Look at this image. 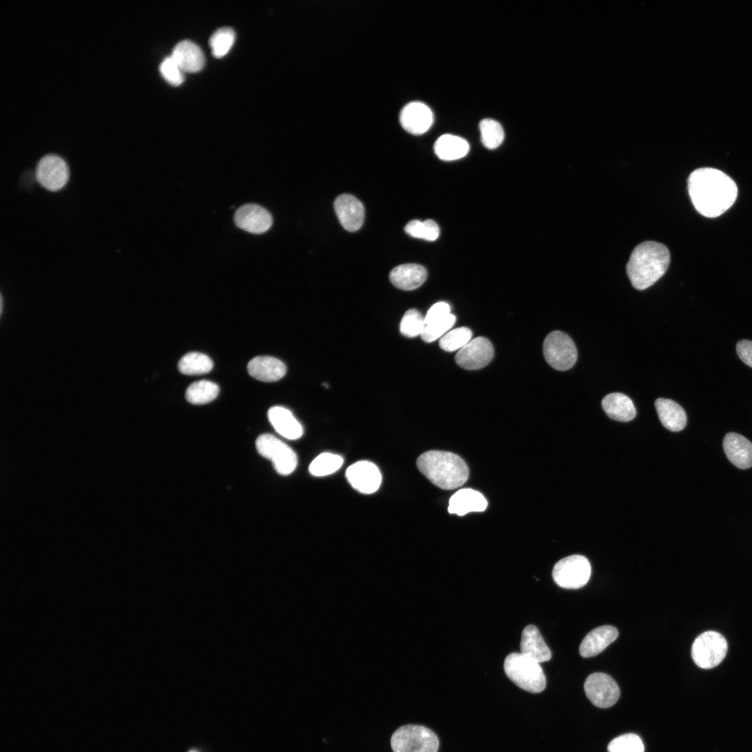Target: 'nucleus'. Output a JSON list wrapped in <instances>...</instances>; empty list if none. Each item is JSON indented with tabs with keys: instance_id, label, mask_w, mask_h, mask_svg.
Segmentation results:
<instances>
[{
	"instance_id": "nucleus-1",
	"label": "nucleus",
	"mask_w": 752,
	"mask_h": 752,
	"mask_svg": "<svg viewBox=\"0 0 752 752\" xmlns=\"http://www.w3.org/2000/svg\"><path fill=\"white\" fill-rule=\"evenodd\" d=\"M687 183L694 207L707 217L723 214L734 204L737 196L735 182L716 169H698L691 173Z\"/></svg>"
},
{
	"instance_id": "nucleus-2",
	"label": "nucleus",
	"mask_w": 752,
	"mask_h": 752,
	"mask_svg": "<svg viewBox=\"0 0 752 752\" xmlns=\"http://www.w3.org/2000/svg\"><path fill=\"white\" fill-rule=\"evenodd\" d=\"M670 253L663 244L647 241L633 250L627 265V273L632 285L645 290L653 285L666 272Z\"/></svg>"
},
{
	"instance_id": "nucleus-3",
	"label": "nucleus",
	"mask_w": 752,
	"mask_h": 752,
	"mask_svg": "<svg viewBox=\"0 0 752 752\" xmlns=\"http://www.w3.org/2000/svg\"><path fill=\"white\" fill-rule=\"evenodd\" d=\"M419 471L434 485L443 489H453L466 483L469 468L466 462L455 453L429 451L417 459Z\"/></svg>"
},
{
	"instance_id": "nucleus-4",
	"label": "nucleus",
	"mask_w": 752,
	"mask_h": 752,
	"mask_svg": "<svg viewBox=\"0 0 752 752\" xmlns=\"http://www.w3.org/2000/svg\"><path fill=\"white\" fill-rule=\"evenodd\" d=\"M503 668L506 675L525 691L540 693L546 687V677L540 663L521 652L508 655L505 659Z\"/></svg>"
},
{
	"instance_id": "nucleus-5",
	"label": "nucleus",
	"mask_w": 752,
	"mask_h": 752,
	"mask_svg": "<svg viewBox=\"0 0 752 752\" xmlns=\"http://www.w3.org/2000/svg\"><path fill=\"white\" fill-rule=\"evenodd\" d=\"M439 739L429 728L420 725H405L392 735L393 752H437Z\"/></svg>"
},
{
	"instance_id": "nucleus-6",
	"label": "nucleus",
	"mask_w": 752,
	"mask_h": 752,
	"mask_svg": "<svg viewBox=\"0 0 752 752\" xmlns=\"http://www.w3.org/2000/svg\"><path fill=\"white\" fill-rule=\"evenodd\" d=\"M591 566L586 557L572 555L558 561L554 566L552 577L555 583L566 589L584 586L590 577Z\"/></svg>"
},
{
	"instance_id": "nucleus-7",
	"label": "nucleus",
	"mask_w": 752,
	"mask_h": 752,
	"mask_svg": "<svg viewBox=\"0 0 752 752\" xmlns=\"http://www.w3.org/2000/svg\"><path fill=\"white\" fill-rule=\"evenodd\" d=\"M728 651L726 639L719 632L707 631L700 634L691 647V657L700 668L707 669L718 666Z\"/></svg>"
},
{
	"instance_id": "nucleus-8",
	"label": "nucleus",
	"mask_w": 752,
	"mask_h": 752,
	"mask_svg": "<svg viewBox=\"0 0 752 752\" xmlns=\"http://www.w3.org/2000/svg\"><path fill=\"white\" fill-rule=\"evenodd\" d=\"M543 354L547 362L554 369H570L577 360V350L572 339L565 333L554 331L543 343Z\"/></svg>"
},
{
	"instance_id": "nucleus-9",
	"label": "nucleus",
	"mask_w": 752,
	"mask_h": 752,
	"mask_svg": "<svg viewBox=\"0 0 752 752\" xmlns=\"http://www.w3.org/2000/svg\"><path fill=\"white\" fill-rule=\"evenodd\" d=\"M258 452L272 462L276 472L289 475L297 464V457L294 451L283 441L271 434L259 436L256 442Z\"/></svg>"
},
{
	"instance_id": "nucleus-10",
	"label": "nucleus",
	"mask_w": 752,
	"mask_h": 752,
	"mask_svg": "<svg viewBox=\"0 0 752 752\" xmlns=\"http://www.w3.org/2000/svg\"><path fill=\"white\" fill-rule=\"evenodd\" d=\"M35 174L37 182L43 188L50 191H57L68 183L70 171L63 158L54 154H48L38 162Z\"/></svg>"
},
{
	"instance_id": "nucleus-11",
	"label": "nucleus",
	"mask_w": 752,
	"mask_h": 752,
	"mask_svg": "<svg viewBox=\"0 0 752 752\" xmlns=\"http://www.w3.org/2000/svg\"><path fill=\"white\" fill-rule=\"evenodd\" d=\"M584 691L590 702L602 708L613 705L620 697V689L616 681L602 673L590 674L584 682Z\"/></svg>"
},
{
	"instance_id": "nucleus-12",
	"label": "nucleus",
	"mask_w": 752,
	"mask_h": 752,
	"mask_svg": "<svg viewBox=\"0 0 752 752\" xmlns=\"http://www.w3.org/2000/svg\"><path fill=\"white\" fill-rule=\"evenodd\" d=\"M456 317L451 313L450 305L439 301L432 305L424 317V327L421 334L422 339L431 343L444 336L454 325Z\"/></svg>"
},
{
	"instance_id": "nucleus-13",
	"label": "nucleus",
	"mask_w": 752,
	"mask_h": 752,
	"mask_svg": "<svg viewBox=\"0 0 752 752\" xmlns=\"http://www.w3.org/2000/svg\"><path fill=\"white\" fill-rule=\"evenodd\" d=\"M494 350L491 342L479 336L471 340L455 355V361L464 369L473 370L486 366L494 357Z\"/></svg>"
},
{
	"instance_id": "nucleus-14",
	"label": "nucleus",
	"mask_w": 752,
	"mask_h": 752,
	"mask_svg": "<svg viewBox=\"0 0 752 752\" xmlns=\"http://www.w3.org/2000/svg\"><path fill=\"white\" fill-rule=\"evenodd\" d=\"M345 476L354 489L364 494L375 492L382 483L379 468L367 460L358 461L350 465L346 470Z\"/></svg>"
},
{
	"instance_id": "nucleus-15",
	"label": "nucleus",
	"mask_w": 752,
	"mask_h": 752,
	"mask_svg": "<svg viewBox=\"0 0 752 752\" xmlns=\"http://www.w3.org/2000/svg\"><path fill=\"white\" fill-rule=\"evenodd\" d=\"M234 221L240 228L253 234L266 232L272 225V217L263 207L248 203L235 212Z\"/></svg>"
},
{
	"instance_id": "nucleus-16",
	"label": "nucleus",
	"mask_w": 752,
	"mask_h": 752,
	"mask_svg": "<svg viewBox=\"0 0 752 752\" xmlns=\"http://www.w3.org/2000/svg\"><path fill=\"white\" fill-rule=\"evenodd\" d=\"M434 115L430 108L421 102H412L405 105L400 114V123L407 132L422 134L432 126Z\"/></svg>"
},
{
	"instance_id": "nucleus-17",
	"label": "nucleus",
	"mask_w": 752,
	"mask_h": 752,
	"mask_svg": "<svg viewBox=\"0 0 752 752\" xmlns=\"http://www.w3.org/2000/svg\"><path fill=\"white\" fill-rule=\"evenodd\" d=\"M334 207L340 224L345 230L354 232L361 227L364 219V207L356 197L348 194H341L334 201Z\"/></svg>"
},
{
	"instance_id": "nucleus-18",
	"label": "nucleus",
	"mask_w": 752,
	"mask_h": 752,
	"mask_svg": "<svg viewBox=\"0 0 752 752\" xmlns=\"http://www.w3.org/2000/svg\"><path fill=\"white\" fill-rule=\"evenodd\" d=\"M724 452L729 461L741 469L752 467V442L736 432L727 433L723 441Z\"/></svg>"
},
{
	"instance_id": "nucleus-19",
	"label": "nucleus",
	"mask_w": 752,
	"mask_h": 752,
	"mask_svg": "<svg viewBox=\"0 0 752 752\" xmlns=\"http://www.w3.org/2000/svg\"><path fill=\"white\" fill-rule=\"evenodd\" d=\"M618 636V629L613 626L598 627L584 637L579 646V653L586 658L594 657L613 643Z\"/></svg>"
},
{
	"instance_id": "nucleus-20",
	"label": "nucleus",
	"mask_w": 752,
	"mask_h": 752,
	"mask_svg": "<svg viewBox=\"0 0 752 752\" xmlns=\"http://www.w3.org/2000/svg\"><path fill=\"white\" fill-rule=\"evenodd\" d=\"M520 650L523 655L538 663L547 661L551 658L550 649L538 629L533 625H527L523 629Z\"/></svg>"
},
{
	"instance_id": "nucleus-21",
	"label": "nucleus",
	"mask_w": 752,
	"mask_h": 752,
	"mask_svg": "<svg viewBox=\"0 0 752 752\" xmlns=\"http://www.w3.org/2000/svg\"><path fill=\"white\" fill-rule=\"evenodd\" d=\"M487 506V501L479 492L464 488L457 491L449 500L448 512L459 516L469 512H483Z\"/></svg>"
},
{
	"instance_id": "nucleus-22",
	"label": "nucleus",
	"mask_w": 752,
	"mask_h": 752,
	"mask_svg": "<svg viewBox=\"0 0 752 752\" xmlns=\"http://www.w3.org/2000/svg\"><path fill=\"white\" fill-rule=\"evenodd\" d=\"M427 275V271L423 266L408 263L395 267L389 274V279L396 288L403 290H412L425 282Z\"/></svg>"
},
{
	"instance_id": "nucleus-23",
	"label": "nucleus",
	"mask_w": 752,
	"mask_h": 752,
	"mask_svg": "<svg viewBox=\"0 0 752 752\" xmlns=\"http://www.w3.org/2000/svg\"><path fill=\"white\" fill-rule=\"evenodd\" d=\"M247 370L249 375L256 379L272 382L278 381L285 375L286 366L276 358L258 356L249 362Z\"/></svg>"
},
{
	"instance_id": "nucleus-24",
	"label": "nucleus",
	"mask_w": 752,
	"mask_h": 752,
	"mask_svg": "<svg viewBox=\"0 0 752 752\" xmlns=\"http://www.w3.org/2000/svg\"><path fill=\"white\" fill-rule=\"evenodd\" d=\"M172 58L184 72H196L205 65V56L201 49L194 42L183 40L173 48Z\"/></svg>"
},
{
	"instance_id": "nucleus-25",
	"label": "nucleus",
	"mask_w": 752,
	"mask_h": 752,
	"mask_svg": "<svg viewBox=\"0 0 752 752\" xmlns=\"http://www.w3.org/2000/svg\"><path fill=\"white\" fill-rule=\"evenodd\" d=\"M267 415L275 430L283 437L295 440L302 436V425L289 409L274 406L269 409Z\"/></svg>"
},
{
	"instance_id": "nucleus-26",
	"label": "nucleus",
	"mask_w": 752,
	"mask_h": 752,
	"mask_svg": "<svg viewBox=\"0 0 752 752\" xmlns=\"http://www.w3.org/2000/svg\"><path fill=\"white\" fill-rule=\"evenodd\" d=\"M655 408L661 424L668 430L678 432L687 425V415L684 409L676 402L666 398H658L655 402Z\"/></svg>"
},
{
	"instance_id": "nucleus-27",
	"label": "nucleus",
	"mask_w": 752,
	"mask_h": 752,
	"mask_svg": "<svg viewBox=\"0 0 752 752\" xmlns=\"http://www.w3.org/2000/svg\"><path fill=\"white\" fill-rule=\"evenodd\" d=\"M602 407L607 416L615 421L628 422L636 414L632 400L621 393H611L604 397Z\"/></svg>"
},
{
	"instance_id": "nucleus-28",
	"label": "nucleus",
	"mask_w": 752,
	"mask_h": 752,
	"mask_svg": "<svg viewBox=\"0 0 752 752\" xmlns=\"http://www.w3.org/2000/svg\"><path fill=\"white\" fill-rule=\"evenodd\" d=\"M434 150L439 159L453 161L464 157L469 150V145L458 136L446 134L437 139Z\"/></svg>"
},
{
	"instance_id": "nucleus-29",
	"label": "nucleus",
	"mask_w": 752,
	"mask_h": 752,
	"mask_svg": "<svg viewBox=\"0 0 752 752\" xmlns=\"http://www.w3.org/2000/svg\"><path fill=\"white\" fill-rule=\"evenodd\" d=\"M178 367L179 371L185 375H203L209 373L212 370L213 362L205 354L189 352L180 359Z\"/></svg>"
},
{
	"instance_id": "nucleus-30",
	"label": "nucleus",
	"mask_w": 752,
	"mask_h": 752,
	"mask_svg": "<svg viewBox=\"0 0 752 752\" xmlns=\"http://www.w3.org/2000/svg\"><path fill=\"white\" fill-rule=\"evenodd\" d=\"M219 386L209 380H200L191 384L187 389V400L194 405L207 403L217 398Z\"/></svg>"
},
{
	"instance_id": "nucleus-31",
	"label": "nucleus",
	"mask_w": 752,
	"mask_h": 752,
	"mask_svg": "<svg viewBox=\"0 0 752 752\" xmlns=\"http://www.w3.org/2000/svg\"><path fill=\"white\" fill-rule=\"evenodd\" d=\"M343 464V459L341 456L331 453H323L311 462L308 470L314 476H325L338 471Z\"/></svg>"
},
{
	"instance_id": "nucleus-32",
	"label": "nucleus",
	"mask_w": 752,
	"mask_h": 752,
	"mask_svg": "<svg viewBox=\"0 0 752 752\" xmlns=\"http://www.w3.org/2000/svg\"><path fill=\"white\" fill-rule=\"evenodd\" d=\"M481 141L487 149H495L504 139V132L501 124L495 120L485 118L480 122Z\"/></svg>"
},
{
	"instance_id": "nucleus-33",
	"label": "nucleus",
	"mask_w": 752,
	"mask_h": 752,
	"mask_svg": "<svg viewBox=\"0 0 752 752\" xmlns=\"http://www.w3.org/2000/svg\"><path fill=\"white\" fill-rule=\"evenodd\" d=\"M235 40V33L230 27L217 29L209 40L210 47L213 56L216 58L224 56L233 47Z\"/></svg>"
},
{
	"instance_id": "nucleus-34",
	"label": "nucleus",
	"mask_w": 752,
	"mask_h": 752,
	"mask_svg": "<svg viewBox=\"0 0 752 752\" xmlns=\"http://www.w3.org/2000/svg\"><path fill=\"white\" fill-rule=\"evenodd\" d=\"M405 231L413 237L427 241H434L439 235L438 225L431 219L412 220L405 226Z\"/></svg>"
},
{
	"instance_id": "nucleus-35",
	"label": "nucleus",
	"mask_w": 752,
	"mask_h": 752,
	"mask_svg": "<svg viewBox=\"0 0 752 752\" xmlns=\"http://www.w3.org/2000/svg\"><path fill=\"white\" fill-rule=\"evenodd\" d=\"M472 331L467 327H459L447 332L439 340V347L446 352L462 349L470 340Z\"/></svg>"
},
{
	"instance_id": "nucleus-36",
	"label": "nucleus",
	"mask_w": 752,
	"mask_h": 752,
	"mask_svg": "<svg viewBox=\"0 0 752 752\" xmlns=\"http://www.w3.org/2000/svg\"><path fill=\"white\" fill-rule=\"evenodd\" d=\"M424 327V318L415 308L409 309L404 314L400 324L401 334L408 338L421 336Z\"/></svg>"
},
{
	"instance_id": "nucleus-37",
	"label": "nucleus",
	"mask_w": 752,
	"mask_h": 752,
	"mask_svg": "<svg viewBox=\"0 0 752 752\" xmlns=\"http://www.w3.org/2000/svg\"><path fill=\"white\" fill-rule=\"evenodd\" d=\"M608 752H644V746L637 735L628 733L611 740L608 746Z\"/></svg>"
},
{
	"instance_id": "nucleus-38",
	"label": "nucleus",
	"mask_w": 752,
	"mask_h": 752,
	"mask_svg": "<svg viewBox=\"0 0 752 752\" xmlns=\"http://www.w3.org/2000/svg\"><path fill=\"white\" fill-rule=\"evenodd\" d=\"M159 70L163 77L173 86H179L185 80L184 72L171 56L162 61Z\"/></svg>"
},
{
	"instance_id": "nucleus-39",
	"label": "nucleus",
	"mask_w": 752,
	"mask_h": 752,
	"mask_svg": "<svg viewBox=\"0 0 752 752\" xmlns=\"http://www.w3.org/2000/svg\"><path fill=\"white\" fill-rule=\"evenodd\" d=\"M736 352L739 359L752 368V340L743 339L737 343Z\"/></svg>"
}]
</instances>
